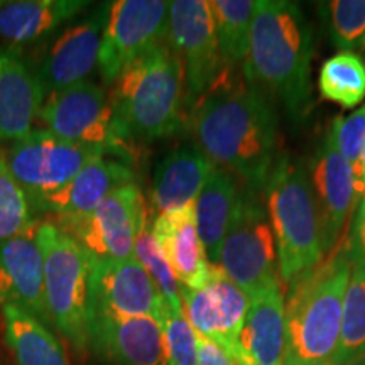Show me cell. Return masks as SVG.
Returning <instances> with one entry per match:
<instances>
[{
    "instance_id": "44dd1931",
    "label": "cell",
    "mask_w": 365,
    "mask_h": 365,
    "mask_svg": "<svg viewBox=\"0 0 365 365\" xmlns=\"http://www.w3.org/2000/svg\"><path fill=\"white\" fill-rule=\"evenodd\" d=\"M130 182H134V171L129 164L100 156L86 164L65 188L48 196L34 208L54 213L58 220L80 218L93 212L113 191Z\"/></svg>"
},
{
    "instance_id": "74e56055",
    "label": "cell",
    "mask_w": 365,
    "mask_h": 365,
    "mask_svg": "<svg viewBox=\"0 0 365 365\" xmlns=\"http://www.w3.org/2000/svg\"><path fill=\"white\" fill-rule=\"evenodd\" d=\"M355 213H365V180L362 182V188H360L359 205H357V208H355Z\"/></svg>"
},
{
    "instance_id": "7402d4cb",
    "label": "cell",
    "mask_w": 365,
    "mask_h": 365,
    "mask_svg": "<svg viewBox=\"0 0 365 365\" xmlns=\"http://www.w3.org/2000/svg\"><path fill=\"white\" fill-rule=\"evenodd\" d=\"M213 170L215 163L200 145L185 144L173 149L154 173L153 203L159 215L193 205Z\"/></svg>"
},
{
    "instance_id": "836d02e7",
    "label": "cell",
    "mask_w": 365,
    "mask_h": 365,
    "mask_svg": "<svg viewBox=\"0 0 365 365\" xmlns=\"http://www.w3.org/2000/svg\"><path fill=\"white\" fill-rule=\"evenodd\" d=\"M333 148L350 164L359 163L365 149V107H360L346 117L333 118L328 129Z\"/></svg>"
},
{
    "instance_id": "3957f363",
    "label": "cell",
    "mask_w": 365,
    "mask_h": 365,
    "mask_svg": "<svg viewBox=\"0 0 365 365\" xmlns=\"http://www.w3.org/2000/svg\"><path fill=\"white\" fill-rule=\"evenodd\" d=\"M354 264L345 242L287 284L284 365L331 362L340 341L344 298Z\"/></svg>"
},
{
    "instance_id": "5bb4252c",
    "label": "cell",
    "mask_w": 365,
    "mask_h": 365,
    "mask_svg": "<svg viewBox=\"0 0 365 365\" xmlns=\"http://www.w3.org/2000/svg\"><path fill=\"white\" fill-rule=\"evenodd\" d=\"M182 313L193 330L215 341L235 360L239 336L247 318L250 299L225 276L218 266H212L210 282L203 289L181 286Z\"/></svg>"
},
{
    "instance_id": "d6a6232c",
    "label": "cell",
    "mask_w": 365,
    "mask_h": 365,
    "mask_svg": "<svg viewBox=\"0 0 365 365\" xmlns=\"http://www.w3.org/2000/svg\"><path fill=\"white\" fill-rule=\"evenodd\" d=\"M161 327L168 365H198L196 331L185 313L176 314L166 309L161 318Z\"/></svg>"
},
{
    "instance_id": "2e32d148",
    "label": "cell",
    "mask_w": 365,
    "mask_h": 365,
    "mask_svg": "<svg viewBox=\"0 0 365 365\" xmlns=\"http://www.w3.org/2000/svg\"><path fill=\"white\" fill-rule=\"evenodd\" d=\"M309 185L317 207L323 254H331L359 195L355 190L354 166L333 148L328 135L313 156Z\"/></svg>"
},
{
    "instance_id": "e0dca14e",
    "label": "cell",
    "mask_w": 365,
    "mask_h": 365,
    "mask_svg": "<svg viewBox=\"0 0 365 365\" xmlns=\"http://www.w3.org/2000/svg\"><path fill=\"white\" fill-rule=\"evenodd\" d=\"M108 7L110 4L95 9V12L83 22L70 26L54 41L43 59L38 75L46 95L85 81L93 71L98 63Z\"/></svg>"
},
{
    "instance_id": "9c48e42d",
    "label": "cell",
    "mask_w": 365,
    "mask_h": 365,
    "mask_svg": "<svg viewBox=\"0 0 365 365\" xmlns=\"http://www.w3.org/2000/svg\"><path fill=\"white\" fill-rule=\"evenodd\" d=\"M100 156L107 154L97 148L70 143L48 129H38L12 143L4 159L31 207H38Z\"/></svg>"
},
{
    "instance_id": "ba28073f",
    "label": "cell",
    "mask_w": 365,
    "mask_h": 365,
    "mask_svg": "<svg viewBox=\"0 0 365 365\" xmlns=\"http://www.w3.org/2000/svg\"><path fill=\"white\" fill-rule=\"evenodd\" d=\"M39 118L43 124L63 139L90 145L130 163L132 144L118 134L108 93L93 81H80L46 97Z\"/></svg>"
},
{
    "instance_id": "83f0119b",
    "label": "cell",
    "mask_w": 365,
    "mask_h": 365,
    "mask_svg": "<svg viewBox=\"0 0 365 365\" xmlns=\"http://www.w3.org/2000/svg\"><path fill=\"white\" fill-rule=\"evenodd\" d=\"M319 95L344 108H355L365 98V63L355 53L340 51L322 65Z\"/></svg>"
},
{
    "instance_id": "d590c367",
    "label": "cell",
    "mask_w": 365,
    "mask_h": 365,
    "mask_svg": "<svg viewBox=\"0 0 365 365\" xmlns=\"http://www.w3.org/2000/svg\"><path fill=\"white\" fill-rule=\"evenodd\" d=\"M196 345H198V365H239L220 345L198 333H196Z\"/></svg>"
},
{
    "instance_id": "1f68e13d",
    "label": "cell",
    "mask_w": 365,
    "mask_h": 365,
    "mask_svg": "<svg viewBox=\"0 0 365 365\" xmlns=\"http://www.w3.org/2000/svg\"><path fill=\"white\" fill-rule=\"evenodd\" d=\"M31 222L29 200L0 156V242L17 235Z\"/></svg>"
},
{
    "instance_id": "e575fe53",
    "label": "cell",
    "mask_w": 365,
    "mask_h": 365,
    "mask_svg": "<svg viewBox=\"0 0 365 365\" xmlns=\"http://www.w3.org/2000/svg\"><path fill=\"white\" fill-rule=\"evenodd\" d=\"M345 245L354 266L365 269V213H355L354 215Z\"/></svg>"
},
{
    "instance_id": "9a60e30c",
    "label": "cell",
    "mask_w": 365,
    "mask_h": 365,
    "mask_svg": "<svg viewBox=\"0 0 365 365\" xmlns=\"http://www.w3.org/2000/svg\"><path fill=\"white\" fill-rule=\"evenodd\" d=\"M39 228L41 223L33 220L17 235L0 242V307L26 309L51 325L46 307Z\"/></svg>"
},
{
    "instance_id": "7c38bea8",
    "label": "cell",
    "mask_w": 365,
    "mask_h": 365,
    "mask_svg": "<svg viewBox=\"0 0 365 365\" xmlns=\"http://www.w3.org/2000/svg\"><path fill=\"white\" fill-rule=\"evenodd\" d=\"M148 223L144 195L135 182L108 195L93 212L58 220L56 227L98 259H132L137 237Z\"/></svg>"
},
{
    "instance_id": "603a6c76",
    "label": "cell",
    "mask_w": 365,
    "mask_h": 365,
    "mask_svg": "<svg viewBox=\"0 0 365 365\" xmlns=\"http://www.w3.org/2000/svg\"><path fill=\"white\" fill-rule=\"evenodd\" d=\"M46 97L38 75L19 59L4 56L0 71V143H16L29 134Z\"/></svg>"
},
{
    "instance_id": "5b68a950",
    "label": "cell",
    "mask_w": 365,
    "mask_h": 365,
    "mask_svg": "<svg viewBox=\"0 0 365 365\" xmlns=\"http://www.w3.org/2000/svg\"><path fill=\"white\" fill-rule=\"evenodd\" d=\"M266 208L276 239L282 286L323 261L322 235L304 166L289 154H279L267 178Z\"/></svg>"
},
{
    "instance_id": "ab89813d",
    "label": "cell",
    "mask_w": 365,
    "mask_h": 365,
    "mask_svg": "<svg viewBox=\"0 0 365 365\" xmlns=\"http://www.w3.org/2000/svg\"><path fill=\"white\" fill-rule=\"evenodd\" d=\"M2 66H4V56L0 58V71H2Z\"/></svg>"
},
{
    "instance_id": "484cf974",
    "label": "cell",
    "mask_w": 365,
    "mask_h": 365,
    "mask_svg": "<svg viewBox=\"0 0 365 365\" xmlns=\"http://www.w3.org/2000/svg\"><path fill=\"white\" fill-rule=\"evenodd\" d=\"M6 344L17 365H70L63 346L34 314L16 307H4Z\"/></svg>"
},
{
    "instance_id": "277c9868",
    "label": "cell",
    "mask_w": 365,
    "mask_h": 365,
    "mask_svg": "<svg viewBox=\"0 0 365 365\" xmlns=\"http://www.w3.org/2000/svg\"><path fill=\"white\" fill-rule=\"evenodd\" d=\"M108 100L118 134L127 143L176 134L185 107V75L180 59L170 46L159 44L120 73Z\"/></svg>"
},
{
    "instance_id": "8fae6325",
    "label": "cell",
    "mask_w": 365,
    "mask_h": 365,
    "mask_svg": "<svg viewBox=\"0 0 365 365\" xmlns=\"http://www.w3.org/2000/svg\"><path fill=\"white\" fill-rule=\"evenodd\" d=\"M170 2L117 0L110 2L98 53L100 78L113 85L135 59L163 44L170 27Z\"/></svg>"
},
{
    "instance_id": "8992f818",
    "label": "cell",
    "mask_w": 365,
    "mask_h": 365,
    "mask_svg": "<svg viewBox=\"0 0 365 365\" xmlns=\"http://www.w3.org/2000/svg\"><path fill=\"white\" fill-rule=\"evenodd\" d=\"M44 294L51 325L78 352L90 346V254L53 223H41Z\"/></svg>"
},
{
    "instance_id": "8d00e7d4",
    "label": "cell",
    "mask_w": 365,
    "mask_h": 365,
    "mask_svg": "<svg viewBox=\"0 0 365 365\" xmlns=\"http://www.w3.org/2000/svg\"><path fill=\"white\" fill-rule=\"evenodd\" d=\"M354 176H355V190H357V195H360V188H362V182L365 180V149H364L362 158H360V161L354 164Z\"/></svg>"
},
{
    "instance_id": "52a82bcc",
    "label": "cell",
    "mask_w": 365,
    "mask_h": 365,
    "mask_svg": "<svg viewBox=\"0 0 365 365\" xmlns=\"http://www.w3.org/2000/svg\"><path fill=\"white\" fill-rule=\"evenodd\" d=\"M262 191L240 190L217 266L249 299L281 284L274 232Z\"/></svg>"
},
{
    "instance_id": "60d3db41",
    "label": "cell",
    "mask_w": 365,
    "mask_h": 365,
    "mask_svg": "<svg viewBox=\"0 0 365 365\" xmlns=\"http://www.w3.org/2000/svg\"><path fill=\"white\" fill-rule=\"evenodd\" d=\"M6 4H7V2H4V0H0V9H2L4 6H6Z\"/></svg>"
},
{
    "instance_id": "f35d334b",
    "label": "cell",
    "mask_w": 365,
    "mask_h": 365,
    "mask_svg": "<svg viewBox=\"0 0 365 365\" xmlns=\"http://www.w3.org/2000/svg\"><path fill=\"white\" fill-rule=\"evenodd\" d=\"M346 365H365V354L362 355V357L355 359L354 362H350V364H346Z\"/></svg>"
},
{
    "instance_id": "ac0fdd59",
    "label": "cell",
    "mask_w": 365,
    "mask_h": 365,
    "mask_svg": "<svg viewBox=\"0 0 365 365\" xmlns=\"http://www.w3.org/2000/svg\"><path fill=\"white\" fill-rule=\"evenodd\" d=\"M90 346L113 365H168L161 322L150 317H95Z\"/></svg>"
},
{
    "instance_id": "6da1fadb",
    "label": "cell",
    "mask_w": 365,
    "mask_h": 365,
    "mask_svg": "<svg viewBox=\"0 0 365 365\" xmlns=\"http://www.w3.org/2000/svg\"><path fill=\"white\" fill-rule=\"evenodd\" d=\"M277 129L271 98L250 85H222L196 107L200 149L255 191L266 188L276 163Z\"/></svg>"
},
{
    "instance_id": "30bf717a",
    "label": "cell",
    "mask_w": 365,
    "mask_h": 365,
    "mask_svg": "<svg viewBox=\"0 0 365 365\" xmlns=\"http://www.w3.org/2000/svg\"><path fill=\"white\" fill-rule=\"evenodd\" d=\"M168 46L180 59L185 75V105L196 108L215 90L223 75L218 41L208 0L170 2Z\"/></svg>"
},
{
    "instance_id": "7a4b0ae2",
    "label": "cell",
    "mask_w": 365,
    "mask_h": 365,
    "mask_svg": "<svg viewBox=\"0 0 365 365\" xmlns=\"http://www.w3.org/2000/svg\"><path fill=\"white\" fill-rule=\"evenodd\" d=\"M313 49V27L298 4L259 0L242 71L247 85L279 100L294 122L312 107Z\"/></svg>"
},
{
    "instance_id": "ffe728a7",
    "label": "cell",
    "mask_w": 365,
    "mask_h": 365,
    "mask_svg": "<svg viewBox=\"0 0 365 365\" xmlns=\"http://www.w3.org/2000/svg\"><path fill=\"white\" fill-rule=\"evenodd\" d=\"M284 289L276 284L250 299L242 327L235 362L239 365H284Z\"/></svg>"
},
{
    "instance_id": "4dcf8cb0",
    "label": "cell",
    "mask_w": 365,
    "mask_h": 365,
    "mask_svg": "<svg viewBox=\"0 0 365 365\" xmlns=\"http://www.w3.org/2000/svg\"><path fill=\"white\" fill-rule=\"evenodd\" d=\"M134 257L140 262V266L145 269V272L149 274L150 279L154 281V284H156L159 293L163 296L166 308L170 309L171 313L181 314V284L178 282L171 266L168 264L166 257H164L161 250H159L156 242H154L149 223H145L143 232L137 237Z\"/></svg>"
},
{
    "instance_id": "d4e9b609",
    "label": "cell",
    "mask_w": 365,
    "mask_h": 365,
    "mask_svg": "<svg viewBox=\"0 0 365 365\" xmlns=\"http://www.w3.org/2000/svg\"><path fill=\"white\" fill-rule=\"evenodd\" d=\"M91 6L86 0H17L0 9V39L24 44L51 33Z\"/></svg>"
},
{
    "instance_id": "f546056e",
    "label": "cell",
    "mask_w": 365,
    "mask_h": 365,
    "mask_svg": "<svg viewBox=\"0 0 365 365\" xmlns=\"http://www.w3.org/2000/svg\"><path fill=\"white\" fill-rule=\"evenodd\" d=\"M318 16L333 46L341 51L365 53V0L319 2Z\"/></svg>"
},
{
    "instance_id": "d6986e66",
    "label": "cell",
    "mask_w": 365,
    "mask_h": 365,
    "mask_svg": "<svg viewBox=\"0 0 365 365\" xmlns=\"http://www.w3.org/2000/svg\"><path fill=\"white\" fill-rule=\"evenodd\" d=\"M150 234L182 287L196 291L208 284L212 264L196 230L195 203L158 215Z\"/></svg>"
},
{
    "instance_id": "4fadbf2b",
    "label": "cell",
    "mask_w": 365,
    "mask_h": 365,
    "mask_svg": "<svg viewBox=\"0 0 365 365\" xmlns=\"http://www.w3.org/2000/svg\"><path fill=\"white\" fill-rule=\"evenodd\" d=\"M166 304L159 289L132 259H98L90 255V313L95 317H150L161 322Z\"/></svg>"
},
{
    "instance_id": "b9f144b4",
    "label": "cell",
    "mask_w": 365,
    "mask_h": 365,
    "mask_svg": "<svg viewBox=\"0 0 365 365\" xmlns=\"http://www.w3.org/2000/svg\"><path fill=\"white\" fill-rule=\"evenodd\" d=\"M322 365H335L333 362H325V364H322Z\"/></svg>"
},
{
    "instance_id": "4316f807",
    "label": "cell",
    "mask_w": 365,
    "mask_h": 365,
    "mask_svg": "<svg viewBox=\"0 0 365 365\" xmlns=\"http://www.w3.org/2000/svg\"><path fill=\"white\" fill-rule=\"evenodd\" d=\"M218 41L223 76L244 68L250 48V31L259 0H208Z\"/></svg>"
},
{
    "instance_id": "cb8c5ba5",
    "label": "cell",
    "mask_w": 365,
    "mask_h": 365,
    "mask_svg": "<svg viewBox=\"0 0 365 365\" xmlns=\"http://www.w3.org/2000/svg\"><path fill=\"white\" fill-rule=\"evenodd\" d=\"M240 190L230 171L215 168L195 202L196 230L212 266H217Z\"/></svg>"
},
{
    "instance_id": "f1b7e54d",
    "label": "cell",
    "mask_w": 365,
    "mask_h": 365,
    "mask_svg": "<svg viewBox=\"0 0 365 365\" xmlns=\"http://www.w3.org/2000/svg\"><path fill=\"white\" fill-rule=\"evenodd\" d=\"M365 354V269L355 267L350 274L344 298L341 331L331 362L346 365Z\"/></svg>"
}]
</instances>
